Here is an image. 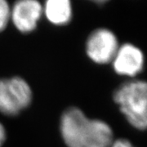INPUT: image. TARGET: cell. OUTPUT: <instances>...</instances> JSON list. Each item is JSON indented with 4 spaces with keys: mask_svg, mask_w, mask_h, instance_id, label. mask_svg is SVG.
Segmentation results:
<instances>
[{
    "mask_svg": "<svg viewBox=\"0 0 147 147\" xmlns=\"http://www.w3.org/2000/svg\"><path fill=\"white\" fill-rule=\"evenodd\" d=\"M110 147H134L129 141L126 139H119L114 141Z\"/></svg>",
    "mask_w": 147,
    "mask_h": 147,
    "instance_id": "9c48e42d",
    "label": "cell"
},
{
    "mask_svg": "<svg viewBox=\"0 0 147 147\" xmlns=\"http://www.w3.org/2000/svg\"><path fill=\"white\" fill-rule=\"evenodd\" d=\"M6 138H7V133H6L5 127L0 123V147L3 146Z\"/></svg>",
    "mask_w": 147,
    "mask_h": 147,
    "instance_id": "30bf717a",
    "label": "cell"
},
{
    "mask_svg": "<svg viewBox=\"0 0 147 147\" xmlns=\"http://www.w3.org/2000/svg\"><path fill=\"white\" fill-rule=\"evenodd\" d=\"M42 13L55 26H65L72 19L73 8L69 0H47L42 6Z\"/></svg>",
    "mask_w": 147,
    "mask_h": 147,
    "instance_id": "52a82bcc",
    "label": "cell"
},
{
    "mask_svg": "<svg viewBox=\"0 0 147 147\" xmlns=\"http://www.w3.org/2000/svg\"><path fill=\"white\" fill-rule=\"evenodd\" d=\"M42 14V6L38 1L20 0L11 8V21L18 31L28 34L36 29Z\"/></svg>",
    "mask_w": 147,
    "mask_h": 147,
    "instance_id": "5b68a950",
    "label": "cell"
},
{
    "mask_svg": "<svg viewBox=\"0 0 147 147\" xmlns=\"http://www.w3.org/2000/svg\"><path fill=\"white\" fill-rule=\"evenodd\" d=\"M119 47L115 34L108 29L100 28L92 32L88 38L86 53L93 62L103 65L113 61Z\"/></svg>",
    "mask_w": 147,
    "mask_h": 147,
    "instance_id": "277c9868",
    "label": "cell"
},
{
    "mask_svg": "<svg viewBox=\"0 0 147 147\" xmlns=\"http://www.w3.org/2000/svg\"><path fill=\"white\" fill-rule=\"evenodd\" d=\"M33 92L30 84L21 77L0 79V113L16 116L31 104Z\"/></svg>",
    "mask_w": 147,
    "mask_h": 147,
    "instance_id": "3957f363",
    "label": "cell"
},
{
    "mask_svg": "<svg viewBox=\"0 0 147 147\" xmlns=\"http://www.w3.org/2000/svg\"><path fill=\"white\" fill-rule=\"evenodd\" d=\"M113 98L131 126L147 129V82L134 80L122 84Z\"/></svg>",
    "mask_w": 147,
    "mask_h": 147,
    "instance_id": "7a4b0ae2",
    "label": "cell"
},
{
    "mask_svg": "<svg viewBox=\"0 0 147 147\" xmlns=\"http://www.w3.org/2000/svg\"><path fill=\"white\" fill-rule=\"evenodd\" d=\"M60 130L67 147H110L114 142L113 131L108 123L91 119L77 107L65 110Z\"/></svg>",
    "mask_w": 147,
    "mask_h": 147,
    "instance_id": "6da1fadb",
    "label": "cell"
},
{
    "mask_svg": "<svg viewBox=\"0 0 147 147\" xmlns=\"http://www.w3.org/2000/svg\"><path fill=\"white\" fill-rule=\"evenodd\" d=\"M11 21V7L5 0H0V33L3 31Z\"/></svg>",
    "mask_w": 147,
    "mask_h": 147,
    "instance_id": "ba28073f",
    "label": "cell"
},
{
    "mask_svg": "<svg viewBox=\"0 0 147 147\" xmlns=\"http://www.w3.org/2000/svg\"><path fill=\"white\" fill-rule=\"evenodd\" d=\"M112 62L118 74L133 77L142 71L144 56L138 47L131 43H126L119 47Z\"/></svg>",
    "mask_w": 147,
    "mask_h": 147,
    "instance_id": "8992f818",
    "label": "cell"
}]
</instances>
